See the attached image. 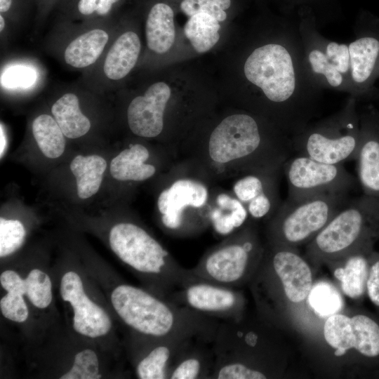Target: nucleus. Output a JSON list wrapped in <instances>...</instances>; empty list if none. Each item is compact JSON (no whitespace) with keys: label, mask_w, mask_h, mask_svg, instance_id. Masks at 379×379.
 <instances>
[{"label":"nucleus","mask_w":379,"mask_h":379,"mask_svg":"<svg viewBox=\"0 0 379 379\" xmlns=\"http://www.w3.org/2000/svg\"><path fill=\"white\" fill-rule=\"evenodd\" d=\"M111 302L122 321L143 337L191 338L212 343L220 322L128 284L117 286Z\"/></svg>","instance_id":"1"},{"label":"nucleus","mask_w":379,"mask_h":379,"mask_svg":"<svg viewBox=\"0 0 379 379\" xmlns=\"http://www.w3.org/2000/svg\"><path fill=\"white\" fill-rule=\"evenodd\" d=\"M244 71L248 81L281 106L285 133L294 136L306 128L314 106L298 92L293 58L285 46L268 44L255 48L246 59Z\"/></svg>","instance_id":"2"},{"label":"nucleus","mask_w":379,"mask_h":379,"mask_svg":"<svg viewBox=\"0 0 379 379\" xmlns=\"http://www.w3.org/2000/svg\"><path fill=\"white\" fill-rule=\"evenodd\" d=\"M109 240L112 250L122 262L152 279L156 295L161 298H166L194 279L189 268L181 267L154 238L135 224L115 225Z\"/></svg>","instance_id":"3"},{"label":"nucleus","mask_w":379,"mask_h":379,"mask_svg":"<svg viewBox=\"0 0 379 379\" xmlns=\"http://www.w3.org/2000/svg\"><path fill=\"white\" fill-rule=\"evenodd\" d=\"M379 236V199L363 194L349 201L316 235L313 247L324 254L368 248Z\"/></svg>","instance_id":"4"},{"label":"nucleus","mask_w":379,"mask_h":379,"mask_svg":"<svg viewBox=\"0 0 379 379\" xmlns=\"http://www.w3.org/2000/svg\"><path fill=\"white\" fill-rule=\"evenodd\" d=\"M354 105L310 128L292 140L293 152L327 164L355 159L361 140V126Z\"/></svg>","instance_id":"5"},{"label":"nucleus","mask_w":379,"mask_h":379,"mask_svg":"<svg viewBox=\"0 0 379 379\" xmlns=\"http://www.w3.org/2000/svg\"><path fill=\"white\" fill-rule=\"evenodd\" d=\"M263 147V138L257 120L248 114H237L224 119L213 130L208 151L211 158L221 164L253 157L262 161V158L257 156L261 153L284 164L291 157L286 153L262 149Z\"/></svg>","instance_id":"6"},{"label":"nucleus","mask_w":379,"mask_h":379,"mask_svg":"<svg viewBox=\"0 0 379 379\" xmlns=\"http://www.w3.org/2000/svg\"><path fill=\"white\" fill-rule=\"evenodd\" d=\"M347 193H326L300 199H288L277 219V237L295 244L319 233L349 201Z\"/></svg>","instance_id":"7"},{"label":"nucleus","mask_w":379,"mask_h":379,"mask_svg":"<svg viewBox=\"0 0 379 379\" xmlns=\"http://www.w3.org/2000/svg\"><path fill=\"white\" fill-rule=\"evenodd\" d=\"M288 199H300L326 193H347L357 185L356 178L342 164H327L296 154L284 164Z\"/></svg>","instance_id":"8"},{"label":"nucleus","mask_w":379,"mask_h":379,"mask_svg":"<svg viewBox=\"0 0 379 379\" xmlns=\"http://www.w3.org/2000/svg\"><path fill=\"white\" fill-rule=\"evenodd\" d=\"M253 238H239L212 250L192 268L194 278L237 288L252 271L257 246Z\"/></svg>","instance_id":"9"},{"label":"nucleus","mask_w":379,"mask_h":379,"mask_svg":"<svg viewBox=\"0 0 379 379\" xmlns=\"http://www.w3.org/2000/svg\"><path fill=\"white\" fill-rule=\"evenodd\" d=\"M168 300L219 321L242 318L244 297L237 290L205 280L193 279L172 292Z\"/></svg>","instance_id":"10"},{"label":"nucleus","mask_w":379,"mask_h":379,"mask_svg":"<svg viewBox=\"0 0 379 379\" xmlns=\"http://www.w3.org/2000/svg\"><path fill=\"white\" fill-rule=\"evenodd\" d=\"M60 291L62 300L69 302L74 310L73 326L77 333L97 338L109 331L110 318L86 295L82 281L76 272H68L63 275Z\"/></svg>","instance_id":"11"},{"label":"nucleus","mask_w":379,"mask_h":379,"mask_svg":"<svg viewBox=\"0 0 379 379\" xmlns=\"http://www.w3.org/2000/svg\"><path fill=\"white\" fill-rule=\"evenodd\" d=\"M171 96V89L164 82L151 85L145 95L131 102L127 119L131 131L145 138H154L161 133L164 126V112Z\"/></svg>","instance_id":"12"},{"label":"nucleus","mask_w":379,"mask_h":379,"mask_svg":"<svg viewBox=\"0 0 379 379\" xmlns=\"http://www.w3.org/2000/svg\"><path fill=\"white\" fill-rule=\"evenodd\" d=\"M208 192L201 183L192 180H178L164 190L158 199L161 221L168 229L177 230L182 224L186 206L201 207L206 201Z\"/></svg>","instance_id":"13"},{"label":"nucleus","mask_w":379,"mask_h":379,"mask_svg":"<svg viewBox=\"0 0 379 379\" xmlns=\"http://www.w3.org/2000/svg\"><path fill=\"white\" fill-rule=\"evenodd\" d=\"M271 265L289 300L300 302L308 296L312 288V273L301 257L288 250H279L272 257Z\"/></svg>","instance_id":"14"},{"label":"nucleus","mask_w":379,"mask_h":379,"mask_svg":"<svg viewBox=\"0 0 379 379\" xmlns=\"http://www.w3.org/2000/svg\"><path fill=\"white\" fill-rule=\"evenodd\" d=\"M355 160L357 180L364 194L379 199V131L378 121H364Z\"/></svg>","instance_id":"15"},{"label":"nucleus","mask_w":379,"mask_h":379,"mask_svg":"<svg viewBox=\"0 0 379 379\" xmlns=\"http://www.w3.org/2000/svg\"><path fill=\"white\" fill-rule=\"evenodd\" d=\"M214 366L212 343L193 338L176 355L170 368L168 379H211Z\"/></svg>","instance_id":"16"},{"label":"nucleus","mask_w":379,"mask_h":379,"mask_svg":"<svg viewBox=\"0 0 379 379\" xmlns=\"http://www.w3.org/2000/svg\"><path fill=\"white\" fill-rule=\"evenodd\" d=\"M191 338H152V345L138 360L135 372L140 379H168L171 366L180 349ZM198 339V338H197Z\"/></svg>","instance_id":"17"},{"label":"nucleus","mask_w":379,"mask_h":379,"mask_svg":"<svg viewBox=\"0 0 379 379\" xmlns=\"http://www.w3.org/2000/svg\"><path fill=\"white\" fill-rule=\"evenodd\" d=\"M352 81L364 86L370 84L379 70V39L366 36L348 46Z\"/></svg>","instance_id":"18"},{"label":"nucleus","mask_w":379,"mask_h":379,"mask_svg":"<svg viewBox=\"0 0 379 379\" xmlns=\"http://www.w3.org/2000/svg\"><path fill=\"white\" fill-rule=\"evenodd\" d=\"M138 36L129 31L122 34L109 49L104 63V73L107 78L119 80L125 77L134 67L140 52Z\"/></svg>","instance_id":"19"},{"label":"nucleus","mask_w":379,"mask_h":379,"mask_svg":"<svg viewBox=\"0 0 379 379\" xmlns=\"http://www.w3.org/2000/svg\"><path fill=\"white\" fill-rule=\"evenodd\" d=\"M148 48L159 54L166 53L175 40L173 11L167 4L158 3L151 8L146 22Z\"/></svg>","instance_id":"20"},{"label":"nucleus","mask_w":379,"mask_h":379,"mask_svg":"<svg viewBox=\"0 0 379 379\" xmlns=\"http://www.w3.org/2000/svg\"><path fill=\"white\" fill-rule=\"evenodd\" d=\"M149 157V152L140 144L131 145L116 156L110 163L112 176L121 181H142L152 177L155 167L144 162Z\"/></svg>","instance_id":"21"},{"label":"nucleus","mask_w":379,"mask_h":379,"mask_svg":"<svg viewBox=\"0 0 379 379\" xmlns=\"http://www.w3.org/2000/svg\"><path fill=\"white\" fill-rule=\"evenodd\" d=\"M108 38L107 33L100 29L84 33L66 48L64 55L65 62L76 68L93 64L101 55Z\"/></svg>","instance_id":"22"},{"label":"nucleus","mask_w":379,"mask_h":379,"mask_svg":"<svg viewBox=\"0 0 379 379\" xmlns=\"http://www.w3.org/2000/svg\"><path fill=\"white\" fill-rule=\"evenodd\" d=\"M51 112L68 138H80L91 128V122L81 112L79 98L74 93H65L57 100L51 107Z\"/></svg>","instance_id":"23"},{"label":"nucleus","mask_w":379,"mask_h":379,"mask_svg":"<svg viewBox=\"0 0 379 379\" xmlns=\"http://www.w3.org/2000/svg\"><path fill=\"white\" fill-rule=\"evenodd\" d=\"M107 162L100 156H76L70 164V169L76 178L77 194L87 199L99 190Z\"/></svg>","instance_id":"24"},{"label":"nucleus","mask_w":379,"mask_h":379,"mask_svg":"<svg viewBox=\"0 0 379 379\" xmlns=\"http://www.w3.org/2000/svg\"><path fill=\"white\" fill-rule=\"evenodd\" d=\"M370 264L363 254H354L347 260L343 268L334 275L341 282L343 293L351 298H359L366 291Z\"/></svg>","instance_id":"25"},{"label":"nucleus","mask_w":379,"mask_h":379,"mask_svg":"<svg viewBox=\"0 0 379 379\" xmlns=\"http://www.w3.org/2000/svg\"><path fill=\"white\" fill-rule=\"evenodd\" d=\"M220 25L209 14L199 13L190 16L184 27V33L198 53L209 51L219 40Z\"/></svg>","instance_id":"26"},{"label":"nucleus","mask_w":379,"mask_h":379,"mask_svg":"<svg viewBox=\"0 0 379 379\" xmlns=\"http://www.w3.org/2000/svg\"><path fill=\"white\" fill-rule=\"evenodd\" d=\"M32 133L42 153L48 158L55 159L65 148L64 134L55 119L41 114L32 123Z\"/></svg>","instance_id":"27"},{"label":"nucleus","mask_w":379,"mask_h":379,"mask_svg":"<svg viewBox=\"0 0 379 379\" xmlns=\"http://www.w3.org/2000/svg\"><path fill=\"white\" fill-rule=\"evenodd\" d=\"M217 203L220 208L211 213V220L217 233L229 234L244 223L247 211L239 201L221 194L217 197Z\"/></svg>","instance_id":"28"},{"label":"nucleus","mask_w":379,"mask_h":379,"mask_svg":"<svg viewBox=\"0 0 379 379\" xmlns=\"http://www.w3.org/2000/svg\"><path fill=\"white\" fill-rule=\"evenodd\" d=\"M353 348L362 355L374 358L379 356V325L364 314L351 318Z\"/></svg>","instance_id":"29"},{"label":"nucleus","mask_w":379,"mask_h":379,"mask_svg":"<svg viewBox=\"0 0 379 379\" xmlns=\"http://www.w3.org/2000/svg\"><path fill=\"white\" fill-rule=\"evenodd\" d=\"M324 335L328 344L336 349L335 356H342L353 348L350 317L336 314L329 316L324 326Z\"/></svg>","instance_id":"30"},{"label":"nucleus","mask_w":379,"mask_h":379,"mask_svg":"<svg viewBox=\"0 0 379 379\" xmlns=\"http://www.w3.org/2000/svg\"><path fill=\"white\" fill-rule=\"evenodd\" d=\"M308 302L314 312L321 317L336 314L343 307V300L339 293L326 282L318 283L312 288Z\"/></svg>","instance_id":"31"},{"label":"nucleus","mask_w":379,"mask_h":379,"mask_svg":"<svg viewBox=\"0 0 379 379\" xmlns=\"http://www.w3.org/2000/svg\"><path fill=\"white\" fill-rule=\"evenodd\" d=\"M25 295L36 307H47L52 300L51 281L45 272L32 270L25 279Z\"/></svg>","instance_id":"32"},{"label":"nucleus","mask_w":379,"mask_h":379,"mask_svg":"<svg viewBox=\"0 0 379 379\" xmlns=\"http://www.w3.org/2000/svg\"><path fill=\"white\" fill-rule=\"evenodd\" d=\"M26 232L22 222L18 220L0 218V256H7L16 251L22 245Z\"/></svg>","instance_id":"33"},{"label":"nucleus","mask_w":379,"mask_h":379,"mask_svg":"<svg viewBox=\"0 0 379 379\" xmlns=\"http://www.w3.org/2000/svg\"><path fill=\"white\" fill-rule=\"evenodd\" d=\"M99 361L97 354L90 349L78 352L74 357L72 367L62 375L60 379H98Z\"/></svg>","instance_id":"34"},{"label":"nucleus","mask_w":379,"mask_h":379,"mask_svg":"<svg viewBox=\"0 0 379 379\" xmlns=\"http://www.w3.org/2000/svg\"><path fill=\"white\" fill-rule=\"evenodd\" d=\"M231 0H183L180 8L188 16L199 13L211 15L218 22L227 18L225 10L230 8Z\"/></svg>","instance_id":"35"},{"label":"nucleus","mask_w":379,"mask_h":379,"mask_svg":"<svg viewBox=\"0 0 379 379\" xmlns=\"http://www.w3.org/2000/svg\"><path fill=\"white\" fill-rule=\"evenodd\" d=\"M308 60L312 71L322 74L332 87H338L343 82L342 74L327 58L325 53L318 49L311 51L308 55Z\"/></svg>","instance_id":"36"},{"label":"nucleus","mask_w":379,"mask_h":379,"mask_svg":"<svg viewBox=\"0 0 379 379\" xmlns=\"http://www.w3.org/2000/svg\"><path fill=\"white\" fill-rule=\"evenodd\" d=\"M36 79V71L25 65L11 66L1 75V85L7 88H25L31 86Z\"/></svg>","instance_id":"37"},{"label":"nucleus","mask_w":379,"mask_h":379,"mask_svg":"<svg viewBox=\"0 0 379 379\" xmlns=\"http://www.w3.org/2000/svg\"><path fill=\"white\" fill-rule=\"evenodd\" d=\"M1 312L4 317L16 322H23L28 317V309L23 295L8 292L0 300Z\"/></svg>","instance_id":"38"},{"label":"nucleus","mask_w":379,"mask_h":379,"mask_svg":"<svg viewBox=\"0 0 379 379\" xmlns=\"http://www.w3.org/2000/svg\"><path fill=\"white\" fill-rule=\"evenodd\" d=\"M266 190V184L262 178L254 175L240 179L234 186V192L238 199L248 203L260 194L269 193Z\"/></svg>","instance_id":"39"},{"label":"nucleus","mask_w":379,"mask_h":379,"mask_svg":"<svg viewBox=\"0 0 379 379\" xmlns=\"http://www.w3.org/2000/svg\"><path fill=\"white\" fill-rule=\"evenodd\" d=\"M325 55L341 74L350 71V59L347 45L329 42L326 46Z\"/></svg>","instance_id":"40"},{"label":"nucleus","mask_w":379,"mask_h":379,"mask_svg":"<svg viewBox=\"0 0 379 379\" xmlns=\"http://www.w3.org/2000/svg\"><path fill=\"white\" fill-rule=\"evenodd\" d=\"M274 202V194L270 193L260 194L248 203V213L253 218H263L271 211Z\"/></svg>","instance_id":"41"},{"label":"nucleus","mask_w":379,"mask_h":379,"mask_svg":"<svg viewBox=\"0 0 379 379\" xmlns=\"http://www.w3.org/2000/svg\"><path fill=\"white\" fill-rule=\"evenodd\" d=\"M119 0H79L78 9L83 15H90L96 12L104 15L109 13L112 5Z\"/></svg>","instance_id":"42"},{"label":"nucleus","mask_w":379,"mask_h":379,"mask_svg":"<svg viewBox=\"0 0 379 379\" xmlns=\"http://www.w3.org/2000/svg\"><path fill=\"white\" fill-rule=\"evenodd\" d=\"M0 283L1 286L7 291L22 295H25V279L13 270H6L1 274Z\"/></svg>","instance_id":"43"},{"label":"nucleus","mask_w":379,"mask_h":379,"mask_svg":"<svg viewBox=\"0 0 379 379\" xmlns=\"http://www.w3.org/2000/svg\"><path fill=\"white\" fill-rule=\"evenodd\" d=\"M366 293L370 300L379 307V258L370 265Z\"/></svg>","instance_id":"44"},{"label":"nucleus","mask_w":379,"mask_h":379,"mask_svg":"<svg viewBox=\"0 0 379 379\" xmlns=\"http://www.w3.org/2000/svg\"><path fill=\"white\" fill-rule=\"evenodd\" d=\"M0 130H1V133H0V141H1L0 155H1V157H2V155H3L4 152L6 147L7 140H6V135H5V133L4 131L1 124Z\"/></svg>","instance_id":"45"},{"label":"nucleus","mask_w":379,"mask_h":379,"mask_svg":"<svg viewBox=\"0 0 379 379\" xmlns=\"http://www.w3.org/2000/svg\"><path fill=\"white\" fill-rule=\"evenodd\" d=\"M11 4H12V0H0L1 13H4V12L8 11Z\"/></svg>","instance_id":"46"},{"label":"nucleus","mask_w":379,"mask_h":379,"mask_svg":"<svg viewBox=\"0 0 379 379\" xmlns=\"http://www.w3.org/2000/svg\"><path fill=\"white\" fill-rule=\"evenodd\" d=\"M4 26H5L4 19L3 16L1 15H0V30H1V32L3 31V29L4 28Z\"/></svg>","instance_id":"47"},{"label":"nucleus","mask_w":379,"mask_h":379,"mask_svg":"<svg viewBox=\"0 0 379 379\" xmlns=\"http://www.w3.org/2000/svg\"><path fill=\"white\" fill-rule=\"evenodd\" d=\"M378 131H379V121H378Z\"/></svg>","instance_id":"48"}]
</instances>
